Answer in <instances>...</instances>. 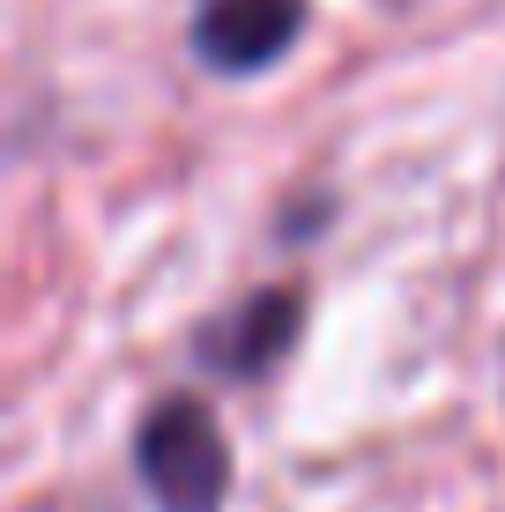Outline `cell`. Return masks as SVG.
Wrapping results in <instances>:
<instances>
[{"mask_svg": "<svg viewBox=\"0 0 505 512\" xmlns=\"http://www.w3.org/2000/svg\"><path fill=\"white\" fill-rule=\"evenodd\" d=\"M134 468H142L149 498L164 512H216L231 490V446H223L216 416L194 394L156 401L134 431Z\"/></svg>", "mask_w": 505, "mask_h": 512, "instance_id": "cell-1", "label": "cell"}, {"mask_svg": "<svg viewBox=\"0 0 505 512\" xmlns=\"http://www.w3.org/2000/svg\"><path fill=\"white\" fill-rule=\"evenodd\" d=\"M305 30V0H201L194 52L216 75H260L275 67Z\"/></svg>", "mask_w": 505, "mask_h": 512, "instance_id": "cell-2", "label": "cell"}, {"mask_svg": "<svg viewBox=\"0 0 505 512\" xmlns=\"http://www.w3.org/2000/svg\"><path fill=\"white\" fill-rule=\"evenodd\" d=\"M305 327V297L298 290H260L246 305H231L223 320L201 327V364L216 379H268L275 364L290 357V342H298Z\"/></svg>", "mask_w": 505, "mask_h": 512, "instance_id": "cell-3", "label": "cell"}]
</instances>
